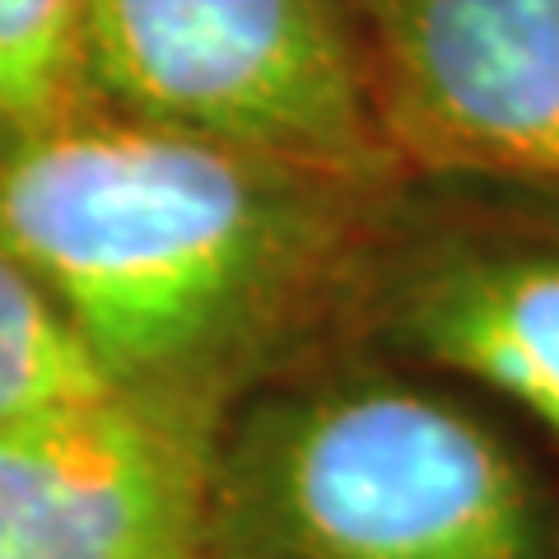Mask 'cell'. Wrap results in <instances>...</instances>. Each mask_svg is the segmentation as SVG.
Segmentation results:
<instances>
[{"instance_id":"cell-8","label":"cell","mask_w":559,"mask_h":559,"mask_svg":"<svg viewBox=\"0 0 559 559\" xmlns=\"http://www.w3.org/2000/svg\"><path fill=\"white\" fill-rule=\"evenodd\" d=\"M84 98V0H0V117Z\"/></svg>"},{"instance_id":"cell-7","label":"cell","mask_w":559,"mask_h":559,"mask_svg":"<svg viewBox=\"0 0 559 559\" xmlns=\"http://www.w3.org/2000/svg\"><path fill=\"white\" fill-rule=\"evenodd\" d=\"M112 392L57 304L0 252V425L61 401Z\"/></svg>"},{"instance_id":"cell-5","label":"cell","mask_w":559,"mask_h":559,"mask_svg":"<svg viewBox=\"0 0 559 559\" xmlns=\"http://www.w3.org/2000/svg\"><path fill=\"white\" fill-rule=\"evenodd\" d=\"M210 443L117 392L0 425V559H210Z\"/></svg>"},{"instance_id":"cell-4","label":"cell","mask_w":559,"mask_h":559,"mask_svg":"<svg viewBox=\"0 0 559 559\" xmlns=\"http://www.w3.org/2000/svg\"><path fill=\"white\" fill-rule=\"evenodd\" d=\"M396 164L559 201V0H355Z\"/></svg>"},{"instance_id":"cell-6","label":"cell","mask_w":559,"mask_h":559,"mask_svg":"<svg viewBox=\"0 0 559 559\" xmlns=\"http://www.w3.org/2000/svg\"><path fill=\"white\" fill-rule=\"evenodd\" d=\"M359 304L392 349L509 401L559 448V234L378 238Z\"/></svg>"},{"instance_id":"cell-1","label":"cell","mask_w":559,"mask_h":559,"mask_svg":"<svg viewBox=\"0 0 559 559\" xmlns=\"http://www.w3.org/2000/svg\"><path fill=\"white\" fill-rule=\"evenodd\" d=\"M392 197L90 94L0 117V252L117 396L205 443L359 304Z\"/></svg>"},{"instance_id":"cell-2","label":"cell","mask_w":559,"mask_h":559,"mask_svg":"<svg viewBox=\"0 0 559 559\" xmlns=\"http://www.w3.org/2000/svg\"><path fill=\"white\" fill-rule=\"evenodd\" d=\"M210 559H559L522 457L452 396L382 369H294L210 443Z\"/></svg>"},{"instance_id":"cell-3","label":"cell","mask_w":559,"mask_h":559,"mask_svg":"<svg viewBox=\"0 0 559 559\" xmlns=\"http://www.w3.org/2000/svg\"><path fill=\"white\" fill-rule=\"evenodd\" d=\"M84 94L359 187L406 182L355 0H84Z\"/></svg>"}]
</instances>
